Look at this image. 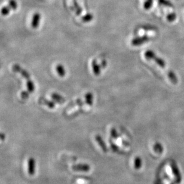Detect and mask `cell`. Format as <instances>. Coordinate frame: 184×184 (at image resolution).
Listing matches in <instances>:
<instances>
[{
    "instance_id": "1",
    "label": "cell",
    "mask_w": 184,
    "mask_h": 184,
    "mask_svg": "<svg viewBox=\"0 0 184 184\" xmlns=\"http://www.w3.org/2000/svg\"><path fill=\"white\" fill-rule=\"evenodd\" d=\"M13 70L15 72L20 73L25 79H26V80L30 79V75L28 71L20 67L19 65H14L13 66Z\"/></svg>"
},
{
    "instance_id": "2",
    "label": "cell",
    "mask_w": 184,
    "mask_h": 184,
    "mask_svg": "<svg viewBox=\"0 0 184 184\" xmlns=\"http://www.w3.org/2000/svg\"><path fill=\"white\" fill-rule=\"evenodd\" d=\"M35 172V161L34 158H30L28 160V173L33 175Z\"/></svg>"
},
{
    "instance_id": "3",
    "label": "cell",
    "mask_w": 184,
    "mask_h": 184,
    "mask_svg": "<svg viewBox=\"0 0 184 184\" xmlns=\"http://www.w3.org/2000/svg\"><path fill=\"white\" fill-rule=\"evenodd\" d=\"M149 39V37L148 36H144L141 38H135L134 40L132 41L131 44L133 45H141L142 44H144L146 42H147L148 41Z\"/></svg>"
},
{
    "instance_id": "4",
    "label": "cell",
    "mask_w": 184,
    "mask_h": 184,
    "mask_svg": "<svg viewBox=\"0 0 184 184\" xmlns=\"http://www.w3.org/2000/svg\"><path fill=\"white\" fill-rule=\"evenodd\" d=\"M40 20H41V14L39 13H35L34 15L33 16L32 23H31L32 27L34 29H37L38 27Z\"/></svg>"
},
{
    "instance_id": "5",
    "label": "cell",
    "mask_w": 184,
    "mask_h": 184,
    "mask_svg": "<svg viewBox=\"0 0 184 184\" xmlns=\"http://www.w3.org/2000/svg\"><path fill=\"white\" fill-rule=\"evenodd\" d=\"M39 103L42 104H44L47 106L48 107L50 108H54L55 106V104H54V103H53L52 101H48L46 99H44V98H40L39 100Z\"/></svg>"
},
{
    "instance_id": "6",
    "label": "cell",
    "mask_w": 184,
    "mask_h": 184,
    "mask_svg": "<svg viewBox=\"0 0 184 184\" xmlns=\"http://www.w3.org/2000/svg\"><path fill=\"white\" fill-rule=\"evenodd\" d=\"M56 71L60 77H64L65 75V69L62 65H58L56 67Z\"/></svg>"
},
{
    "instance_id": "7",
    "label": "cell",
    "mask_w": 184,
    "mask_h": 184,
    "mask_svg": "<svg viewBox=\"0 0 184 184\" xmlns=\"http://www.w3.org/2000/svg\"><path fill=\"white\" fill-rule=\"evenodd\" d=\"M74 170H77V171H89L90 168L89 166V165H77L75 166H73V168Z\"/></svg>"
},
{
    "instance_id": "8",
    "label": "cell",
    "mask_w": 184,
    "mask_h": 184,
    "mask_svg": "<svg viewBox=\"0 0 184 184\" xmlns=\"http://www.w3.org/2000/svg\"><path fill=\"white\" fill-rule=\"evenodd\" d=\"M26 86H27V89L29 93H32L35 90V86L34 84V82L31 80V79L27 80L26 83Z\"/></svg>"
},
{
    "instance_id": "9",
    "label": "cell",
    "mask_w": 184,
    "mask_h": 184,
    "mask_svg": "<svg viewBox=\"0 0 184 184\" xmlns=\"http://www.w3.org/2000/svg\"><path fill=\"white\" fill-rule=\"evenodd\" d=\"M172 170L173 171V173H175V175L176 176V179L177 180V182H181V176H180V173H179V172L176 167V165H172Z\"/></svg>"
},
{
    "instance_id": "10",
    "label": "cell",
    "mask_w": 184,
    "mask_h": 184,
    "mask_svg": "<svg viewBox=\"0 0 184 184\" xmlns=\"http://www.w3.org/2000/svg\"><path fill=\"white\" fill-rule=\"evenodd\" d=\"M52 97L54 100H55L56 101H57V102H58V103H62L65 101L64 98L62 96H60V95H59L56 93H53L52 95Z\"/></svg>"
},
{
    "instance_id": "11",
    "label": "cell",
    "mask_w": 184,
    "mask_h": 184,
    "mask_svg": "<svg viewBox=\"0 0 184 184\" xmlns=\"http://www.w3.org/2000/svg\"><path fill=\"white\" fill-rule=\"evenodd\" d=\"M11 10H12V8L10 7V6L8 5L7 6H4L1 10V15H3L4 16H7L10 13Z\"/></svg>"
},
{
    "instance_id": "12",
    "label": "cell",
    "mask_w": 184,
    "mask_h": 184,
    "mask_svg": "<svg viewBox=\"0 0 184 184\" xmlns=\"http://www.w3.org/2000/svg\"><path fill=\"white\" fill-rule=\"evenodd\" d=\"M92 67H93V69L94 73L96 75H99L100 73V67H99V65L96 63V61L95 60H94L93 61V63H92Z\"/></svg>"
},
{
    "instance_id": "13",
    "label": "cell",
    "mask_w": 184,
    "mask_h": 184,
    "mask_svg": "<svg viewBox=\"0 0 184 184\" xmlns=\"http://www.w3.org/2000/svg\"><path fill=\"white\" fill-rule=\"evenodd\" d=\"M168 76L169 78H170V80L172 83L173 84H176L178 82V79H177V77L176 76L175 74L172 72V71H169V73H168Z\"/></svg>"
},
{
    "instance_id": "14",
    "label": "cell",
    "mask_w": 184,
    "mask_h": 184,
    "mask_svg": "<svg viewBox=\"0 0 184 184\" xmlns=\"http://www.w3.org/2000/svg\"><path fill=\"white\" fill-rule=\"evenodd\" d=\"M154 60H155L156 63H157L158 66H160L161 67H162V68L165 67L166 63H165V61L164 60H163L162 58L156 57V58H155Z\"/></svg>"
},
{
    "instance_id": "15",
    "label": "cell",
    "mask_w": 184,
    "mask_h": 184,
    "mask_svg": "<svg viewBox=\"0 0 184 184\" xmlns=\"http://www.w3.org/2000/svg\"><path fill=\"white\" fill-rule=\"evenodd\" d=\"M145 57L147 59H153L154 60L156 58V55L154 52L152 51H147L145 54Z\"/></svg>"
},
{
    "instance_id": "16",
    "label": "cell",
    "mask_w": 184,
    "mask_h": 184,
    "mask_svg": "<svg viewBox=\"0 0 184 184\" xmlns=\"http://www.w3.org/2000/svg\"><path fill=\"white\" fill-rule=\"evenodd\" d=\"M96 140L98 141V142H99V144L100 146L101 147V148H102V149H103L105 151H106L107 149H106L105 144V143L104 142L103 140H102V138H100V136H96Z\"/></svg>"
},
{
    "instance_id": "17",
    "label": "cell",
    "mask_w": 184,
    "mask_h": 184,
    "mask_svg": "<svg viewBox=\"0 0 184 184\" xmlns=\"http://www.w3.org/2000/svg\"><path fill=\"white\" fill-rule=\"evenodd\" d=\"M8 5L12 8V10H16L17 8V3L15 0H9Z\"/></svg>"
},
{
    "instance_id": "18",
    "label": "cell",
    "mask_w": 184,
    "mask_h": 184,
    "mask_svg": "<svg viewBox=\"0 0 184 184\" xmlns=\"http://www.w3.org/2000/svg\"><path fill=\"white\" fill-rule=\"evenodd\" d=\"M73 3H74V7L75 8V11H76V13H77V15H80L81 13V9L80 8V7L79 6L78 4L77 3L76 0H73Z\"/></svg>"
},
{
    "instance_id": "19",
    "label": "cell",
    "mask_w": 184,
    "mask_h": 184,
    "mask_svg": "<svg viewBox=\"0 0 184 184\" xmlns=\"http://www.w3.org/2000/svg\"><path fill=\"white\" fill-rule=\"evenodd\" d=\"M176 18V15L175 13H171V14H169L167 17V19L168 21L170 22H172L174 21V20H175Z\"/></svg>"
},
{
    "instance_id": "20",
    "label": "cell",
    "mask_w": 184,
    "mask_h": 184,
    "mask_svg": "<svg viewBox=\"0 0 184 184\" xmlns=\"http://www.w3.org/2000/svg\"><path fill=\"white\" fill-rule=\"evenodd\" d=\"M141 165H142V161H141V159L139 157H137L136 159H135V168L137 169H139L140 167H141Z\"/></svg>"
},
{
    "instance_id": "21",
    "label": "cell",
    "mask_w": 184,
    "mask_h": 184,
    "mask_svg": "<svg viewBox=\"0 0 184 184\" xmlns=\"http://www.w3.org/2000/svg\"><path fill=\"white\" fill-rule=\"evenodd\" d=\"M163 147L161 146V145L160 144H158V143H157V144L154 146V150L156 151V152H162L163 151Z\"/></svg>"
},
{
    "instance_id": "22",
    "label": "cell",
    "mask_w": 184,
    "mask_h": 184,
    "mask_svg": "<svg viewBox=\"0 0 184 184\" xmlns=\"http://www.w3.org/2000/svg\"><path fill=\"white\" fill-rule=\"evenodd\" d=\"M92 19H93V16L90 14H88L86 15L85 16H84L82 19L84 22H90V20H92Z\"/></svg>"
},
{
    "instance_id": "23",
    "label": "cell",
    "mask_w": 184,
    "mask_h": 184,
    "mask_svg": "<svg viewBox=\"0 0 184 184\" xmlns=\"http://www.w3.org/2000/svg\"><path fill=\"white\" fill-rule=\"evenodd\" d=\"M86 100L87 103L89 104H92V100H93V95H92L90 93H88L86 95Z\"/></svg>"
},
{
    "instance_id": "24",
    "label": "cell",
    "mask_w": 184,
    "mask_h": 184,
    "mask_svg": "<svg viewBox=\"0 0 184 184\" xmlns=\"http://www.w3.org/2000/svg\"><path fill=\"white\" fill-rule=\"evenodd\" d=\"M152 0H148V1H147L144 4V8L147 10L149 9L152 6Z\"/></svg>"
},
{
    "instance_id": "25",
    "label": "cell",
    "mask_w": 184,
    "mask_h": 184,
    "mask_svg": "<svg viewBox=\"0 0 184 184\" xmlns=\"http://www.w3.org/2000/svg\"><path fill=\"white\" fill-rule=\"evenodd\" d=\"M29 93L27 91H23L21 93V97L23 99H27L29 97Z\"/></svg>"
},
{
    "instance_id": "26",
    "label": "cell",
    "mask_w": 184,
    "mask_h": 184,
    "mask_svg": "<svg viewBox=\"0 0 184 184\" xmlns=\"http://www.w3.org/2000/svg\"><path fill=\"white\" fill-rule=\"evenodd\" d=\"M159 2L162 4H164L165 5H167V6H170L172 5L167 1H166V0H159Z\"/></svg>"
},
{
    "instance_id": "27",
    "label": "cell",
    "mask_w": 184,
    "mask_h": 184,
    "mask_svg": "<svg viewBox=\"0 0 184 184\" xmlns=\"http://www.w3.org/2000/svg\"><path fill=\"white\" fill-rule=\"evenodd\" d=\"M6 139V135L2 133H0V140L4 141Z\"/></svg>"
},
{
    "instance_id": "28",
    "label": "cell",
    "mask_w": 184,
    "mask_h": 184,
    "mask_svg": "<svg viewBox=\"0 0 184 184\" xmlns=\"http://www.w3.org/2000/svg\"><path fill=\"white\" fill-rule=\"evenodd\" d=\"M0 68H1V65H0Z\"/></svg>"
}]
</instances>
